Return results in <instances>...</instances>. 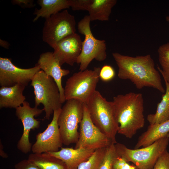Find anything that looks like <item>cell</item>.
Returning a JSON list of instances; mask_svg holds the SVG:
<instances>
[{"mask_svg": "<svg viewBox=\"0 0 169 169\" xmlns=\"http://www.w3.org/2000/svg\"><path fill=\"white\" fill-rule=\"evenodd\" d=\"M3 146L2 144V143L0 141V155L3 158H7L8 157V156L7 154L5 153L4 151L3 150Z\"/></svg>", "mask_w": 169, "mask_h": 169, "instance_id": "obj_32", "label": "cell"}, {"mask_svg": "<svg viewBox=\"0 0 169 169\" xmlns=\"http://www.w3.org/2000/svg\"><path fill=\"white\" fill-rule=\"evenodd\" d=\"M95 150L85 148L63 147L56 152H47L63 161L67 169H77L79 165L87 160Z\"/></svg>", "mask_w": 169, "mask_h": 169, "instance_id": "obj_16", "label": "cell"}, {"mask_svg": "<svg viewBox=\"0 0 169 169\" xmlns=\"http://www.w3.org/2000/svg\"><path fill=\"white\" fill-rule=\"evenodd\" d=\"M82 41L76 33L60 40L53 48V54L61 66L67 64L73 66L77 63L81 51Z\"/></svg>", "mask_w": 169, "mask_h": 169, "instance_id": "obj_14", "label": "cell"}, {"mask_svg": "<svg viewBox=\"0 0 169 169\" xmlns=\"http://www.w3.org/2000/svg\"><path fill=\"white\" fill-rule=\"evenodd\" d=\"M106 148L95 150L86 161L80 164L77 169H98L104 158Z\"/></svg>", "mask_w": 169, "mask_h": 169, "instance_id": "obj_24", "label": "cell"}, {"mask_svg": "<svg viewBox=\"0 0 169 169\" xmlns=\"http://www.w3.org/2000/svg\"><path fill=\"white\" fill-rule=\"evenodd\" d=\"M37 2L41 8L35 11L33 22L40 17L46 19L62 10L70 7V0H38Z\"/></svg>", "mask_w": 169, "mask_h": 169, "instance_id": "obj_20", "label": "cell"}, {"mask_svg": "<svg viewBox=\"0 0 169 169\" xmlns=\"http://www.w3.org/2000/svg\"><path fill=\"white\" fill-rule=\"evenodd\" d=\"M0 44L1 47L7 49H8L9 46V44L8 42L1 39L0 40Z\"/></svg>", "mask_w": 169, "mask_h": 169, "instance_id": "obj_33", "label": "cell"}, {"mask_svg": "<svg viewBox=\"0 0 169 169\" xmlns=\"http://www.w3.org/2000/svg\"><path fill=\"white\" fill-rule=\"evenodd\" d=\"M33 1L31 0H13L12 2L13 4L18 5L22 7L30 8L34 7Z\"/></svg>", "mask_w": 169, "mask_h": 169, "instance_id": "obj_31", "label": "cell"}, {"mask_svg": "<svg viewBox=\"0 0 169 169\" xmlns=\"http://www.w3.org/2000/svg\"><path fill=\"white\" fill-rule=\"evenodd\" d=\"M152 169H169V152L166 149L159 157Z\"/></svg>", "mask_w": 169, "mask_h": 169, "instance_id": "obj_27", "label": "cell"}, {"mask_svg": "<svg viewBox=\"0 0 169 169\" xmlns=\"http://www.w3.org/2000/svg\"><path fill=\"white\" fill-rule=\"evenodd\" d=\"M112 55L118 67L119 78L129 80L138 89L151 87L165 93L160 74L150 54L132 57L115 52Z\"/></svg>", "mask_w": 169, "mask_h": 169, "instance_id": "obj_1", "label": "cell"}, {"mask_svg": "<svg viewBox=\"0 0 169 169\" xmlns=\"http://www.w3.org/2000/svg\"><path fill=\"white\" fill-rule=\"evenodd\" d=\"M115 75V71L113 67L110 65H105L100 69L99 78L102 81L108 82L113 79Z\"/></svg>", "mask_w": 169, "mask_h": 169, "instance_id": "obj_26", "label": "cell"}, {"mask_svg": "<svg viewBox=\"0 0 169 169\" xmlns=\"http://www.w3.org/2000/svg\"><path fill=\"white\" fill-rule=\"evenodd\" d=\"M25 86L18 84L11 87L0 88V108H14L20 106L25 101L23 94Z\"/></svg>", "mask_w": 169, "mask_h": 169, "instance_id": "obj_17", "label": "cell"}, {"mask_svg": "<svg viewBox=\"0 0 169 169\" xmlns=\"http://www.w3.org/2000/svg\"><path fill=\"white\" fill-rule=\"evenodd\" d=\"M169 138L166 136L147 146L132 149L125 145L115 144L118 156L128 162H131L137 169H152L158 159L166 149Z\"/></svg>", "mask_w": 169, "mask_h": 169, "instance_id": "obj_5", "label": "cell"}, {"mask_svg": "<svg viewBox=\"0 0 169 169\" xmlns=\"http://www.w3.org/2000/svg\"><path fill=\"white\" fill-rule=\"evenodd\" d=\"M166 20L169 23V16H167L166 17Z\"/></svg>", "mask_w": 169, "mask_h": 169, "instance_id": "obj_34", "label": "cell"}, {"mask_svg": "<svg viewBox=\"0 0 169 169\" xmlns=\"http://www.w3.org/2000/svg\"><path fill=\"white\" fill-rule=\"evenodd\" d=\"M15 169H40L28 159H24L15 165Z\"/></svg>", "mask_w": 169, "mask_h": 169, "instance_id": "obj_30", "label": "cell"}, {"mask_svg": "<svg viewBox=\"0 0 169 169\" xmlns=\"http://www.w3.org/2000/svg\"><path fill=\"white\" fill-rule=\"evenodd\" d=\"M157 52L161 66L160 68L158 65L157 69L162 76L164 81L169 84V42L160 46Z\"/></svg>", "mask_w": 169, "mask_h": 169, "instance_id": "obj_23", "label": "cell"}, {"mask_svg": "<svg viewBox=\"0 0 169 169\" xmlns=\"http://www.w3.org/2000/svg\"><path fill=\"white\" fill-rule=\"evenodd\" d=\"M40 70L37 64L33 67L22 69L14 65L10 59L0 57V85L11 87L20 84L26 87Z\"/></svg>", "mask_w": 169, "mask_h": 169, "instance_id": "obj_11", "label": "cell"}, {"mask_svg": "<svg viewBox=\"0 0 169 169\" xmlns=\"http://www.w3.org/2000/svg\"><path fill=\"white\" fill-rule=\"evenodd\" d=\"M79 125V138L74 148L95 150L106 148L114 143L93 122L84 103L83 116Z\"/></svg>", "mask_w": 169, "mask_h": 169, "instance_id": "obj_10", "label": "cell"}, {"mask_svg": "<svg viewBox=\"0 0 169 169\" xmlns=\"http://www.w3.org/2000/svg\"><path fill=\"white\" fill-rule=\"evenodd\" d=\"M118 156L115 144L113 143L106 148L105 156L98 169H113L114 162Z\"/></svg>", "mask_w": 169, "mask_h": 169, "instance_id": "obj_25", "label": "cell"}, {"mask_svg": "<svg viewBox=\"0 0 169 169\" xmlns=\"http://www.w3.org/2000/svg\"><path fill=\"white\" fill-rule=\"evenodd\" d=\"M112 102L115 118L119 125L118 133L132 138L145 123L142 94L131 92L119 94L113 97Z\"/></svg>", "mask_w": 169, "mask_h": 169, "instance_id": "obj_2", "label": "cell"}, {"mask_svg": "<svg viewBox=\"0 0 169 169\" xmlns=\"http://www.w3.org/2000/svg\"><path fill=\"white\" fill-rule=\"evenodd\" d=\"M90 21L89 15H86L78 24L79 33L84 36L82 43L81 52L76 63L79 65L80 71L87 69L93 59L101 62L107 57L105 41L98 39L94 37L90 27Z\"/></svg>", "mask_w": 169, "mask_h": 169, "instance_id": "obj_7", "label": "cell"}, {"mask_svg": "<svg viewBox=\"0 0 169 169\" xmlns=\"http://www.w3.org/2000/svg\"><path fill=\"white\" fill-rule=\"evenodd\" d=\"M113 169H137V168L134 165L130 164L129 162L118 156L114 162Z\"/></svg>", "mask_w": 169, "mask_h": 169, "instance_id": "obj_29", "label": "cell"}, {"mask_svg": "<svg viewBox=\"0 0 169 169\" xmlns=\"http://www.w3.org/2000/svg\"><path fill=\"white\" fill-rule=\"evenodd\" d=\"M35 95V106H44L45 118L49 120L54 110L62 108V103L58 86L54 79L42 70L38 72L31 81Z\"/></svg>", "mask_w": 169, "mask_h": 169, "instance_id": "obj_4", "label": "cell"}, {"mask_svg": "<svg viewBox=\"0 0 169 169\" xmlns=\"http://www.w3.org/2000/svg\"><path fill=\"white\" fill-rule=\"evenodd\" d=\"M61 110V108L54 110L52 120L47 128L37 134L36 141L32 146L33 153L56 152L62 147L63 143L58 123Z\"/></svg>", "mask_w": 169, "mask_h": 169, "instance_id": "obj_13", "label": "cell"}, {"mask_svg": "<svg viewBox=\"0 0 169 169\" xmlns=\"http://www.w3.org/2000/svg\"><path fill=\"white\" fill-rule=\"evenodd\" d=\"M91 0H70V7L73 10H87Z\"/></svg>", "mask_w": 169, "mask_h": 169, "instance_id": "obj_28", "label": "cell"}, {"mask_svg": "<svg viewBox=\"0 0 169 169\" xmlns=\"http://www.w3.org/2000/svg\"><path fill=\"white\" fill-rule=\"evenodd\" d=\"M100 68L86 69L74 73L66 82L64 88L65 101L76 99L86 104L95 91Z\"/></svg>", "mask_w": 169, "mask_h": 169, "instance_id": "obj_6", "label": "cell"}, {"mask_svg": "<svg viewBox=\"0 0 169 169\" xmlns=\"http://www.w3.org/2000/svg\"><path fill=\"white\" fill-rule=\"evenodd\" d=\"M169 133V120L156 124L150 125L147 130L139 137L135 149L144 147L167 136Z\"/></svg>", "mask_w": 169, "mask_h": 169, "instance_id": "obj_18", "label": "cell"}, {"mask_svg": "<svg viewBox=\"0 0 169 169\" xmlns=\"http://www.w3.org/2000/svg\"><path fill=\"white\" fill-rule=\"evenodd\" d=\"M84 103L76 99L66 100L62 107L58 123L63 144L68 146L77 141L78 125L83 116Z\"/></svg>", "mask_w": 169, "mask_h": 169, "instance_id": "obj_8", "label": "cell"}, {"mask_svg": "<svg viewBox=\"0 0 169 169\" xmlns=\"http://www.w3.org/2000/svg\"><path fill=\"white\" fill-rule=\"evenodd\" d=\"M116 0H91L87 11L91 21H108Z\"/></svg>", "mask_w": 169, "mask_h": 169, "instance_id": "obj_19", "label": "cell"}, {"mask_svg": "<svg viewBox=\"0 0 169 169\" xmlns=\"http://www.w3.org/2000/svg\"><path fill=\"white\" fill-rule=\"evenodd\" d=\"M167 136L169 138V133L167 134Z\"/></svg>", "mask_w": 169, "mask_h": 169, "instance_id": "obj_35", "label": "cell"}, {"mask_svg": "<svg viewBox=\"0 0 169 169\" xmlns=\"http://www.w3.org/2000/svg\"><path fill=\"white\" fill-rule=\"evenodd\" d=\"M76 21L67 10L46 18L42 31V39L54 48L61 40L75 33Z\"/></svg>", "mask_w": 169, "mask_h": 169, "instance_id": "obj_9", "label": "cell"}, {"mask_svg": "<svg viewBox=\"0 0 169 169\" xmlns=\"http://www.w3.org/2000/svg\"><path fill=\"white\" fill-rule=\"evenodd\" d=\"M166 89L161 101L157 105L155 113L149 114L147 119L150 125L160 124L169 120V84L165 81Z\"/></svg>", "mask_w": 169, "mask_h": 169, "instance_id": "obj_22", "label": "cell"}, {"mask_svg": "<svg viewBox=\"0 0 169 169\" xmlns=\"http://www.w3.org/2000/svg\"><path fill=\"white\" fill-rule=\"evenodd\" d=\"M16 109V115L21 120L23 126L22 135L17 145L18 149L22 153L27 154L31 151L32 144L29 140L30 131L31 130L38 128L40 122L34 118L40 115L44 111L35 106L30 107L29 102L25 101Z\"/></svg>", "mask_w": 169, "mask_h": 169, "instance_id": "obj_12", "label": "cell"}, {"mask_svg": "<svg viewBox=\"0 0 169 169\" xmlns=\"http://www.w3.org/2000/svg\"><path fill=\"white\" fill-rule=\"evenodd\" d=\"M28 159L40 169H67L63 161L46 152L33 153Z\"/></svg>", "mask_w": 169, "mask_h": 169, "instance_id": "obj_21", "label": "cell"}, {"mask_svg": "<svg viewBox=\"0 0 169 169\" xmlns=\"http://www.w3.org/2000/svg\"><path fill=\"white\" fill-rule=\"evenodd\" d=\"M93 122L115 144L119 125L114 115L112 101H109L96 90L85 104Z\"/></svg>", "mask_w": 169, "mask_h": 169, "instance_id": "obj_3", "label": "cell"}, {"mask_svg": "<svg viewBox=\"0 0 169 169\" xmlns=\"http://www.w3.org/2000/svg\"><path fill=\"white\" fill-rule=\"evenodd\" d=\"M37 64L40 69L47 75L52 77L57 84L62 104L65 101L64 88L62 83V78L70 73V71L61 68L59 61L55 58L53 52H47L40 54Z\"/></svg>", "mask_w": 169, "mask_h": 169, "instance_id": "obj_15", "label": "cell"}]
</instances>
